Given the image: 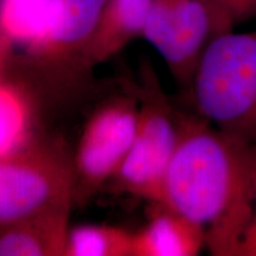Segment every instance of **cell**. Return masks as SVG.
Masks as SVG:
<instances>
[{"mask_svg": "<svg viewBox=\"0 0 256 256\" xmlns=\"http://www.w3.org/2000/svg\"><path fill=\"white\" fill-rule=\"evenodd\" d=\"M151 4L152 0H106L87 54L89 69L107 62L142 36Z\"/></svg>", "mask_w": 256, "mask_h": 256, "instance_id": "obj_10", "label": "cell"}, {"mask_svg": "<svg viewBox=\"0 0 256 256\" xmlns=\"http://www.w3.org/2000/svg\"><path fill=\"white\" fill-rule=\"evenodd\" d=\"M255 206L250 222L242 234L232 256H256V162H255Z\"/></svg>", "mask_w": 256, "mask_h": 256, "instance_id": "obj_15", "label": "cell"}, {"mask_svg": "<svg viewBox=\"0 0 256 256\" xmlns=\"http://www.w3.org/2000/svg\"><path fill=\"white\" fill-rule=\"evenodd\" d=\"M74 206L72 156L62 144L34 138L0 156V223Z\"/></svg>", "mask_w": 256, "mask_h": 256, "instance_id": "obj_5", "label": "cell"}, {"mask_svg": "<svg viewBox=\"0 0 256 256\" xmlns=\"http://www.w3.org/2000/svg\"><path fill=\"white\" fill-rule=\"evenodd\" d=\"M34 90L8 72L0 78V156L19 151L34 139Z\"/></svg>", "mask_w": 256, "mask_h": 256, "instance_id": "obj_11", "label": "cell"}, {"mask_svg": "<svg viewBox=\"0 0 256 256\" xmlns=\"http://www.w3.org/2000/svg\"><path fill=\"white\" fill-rule=\"evenodd\" d=\"M256 144L179 112V138L162 186L165 204L206 229L211 255L232 256L255 206Z\"/></svg>", "mask_w": 256, "mask_h": 256, "instance_id": "obj_1", "label": "cell"}, {"mask_svg": "<svg viewBox=\"0 0 256 256\" xmlns=\"http://www.w3.org/2000/svg\"><path fill=\"white\" fill-rule=\"evenodd\" d=\"M138 108L132 88L110 96L92 112L72 156L74 206L88 204L119 172L136 134Z\"/></svg>", "mask_w": 256, "mask_h": 256, "instance_id": "obj_6", "label": "cell"}, {"mask_svg": "<svg viewBox=\"0 0 256 256\" xmlns=\"http://www.w3.org/2000/svg\"><path fill=\"white\" fill-rule=\"evenodd\" d=\"M218 34L208 0H152L142 37L158 51L176 81L190 87L202 54Z\"/></svg>", "mask_w": 256, "mask_h": 256, "instance_id": "obj_7", "label": "cell"}, {"mask_svg": "<svg viewBox=\"0 0 256 256\" xmlns=\"http://www.w3.org/2000/svg\"><path fill=\"white\" fill-rule=\"evenodd\" d=\"M106 0H51L40 34L25 46L19 64L34 90L63 95L90 72L87 54L100 23Z\"/></svg>", "mask_w": 256, "mask_h": 256, "instance_id": "obj_3", "label": "cell"}, {"mask_svg": "<svg viewBox=\"0 0 256 256\" xmlns=\"http://www.w3.org/2000/svg\"><path fill=\"white\" fill-rule=\"evenodd\" d=\"M148 220L133 232L132 256H196L206 229L162 203H150Z\"/></svg>", "mask_w": 256, "mask_h": 256, "instance_id": "obj_8", "label": "cell"}, {"mask_svg": "<svg viewBox=\"0 0 256 256\" xmlns=\"http://www.w3.org/2000/svg\"><path fill=\"white\" fill-rule=\"evenodd\" d=\"M16 42L0 28V78L6 75L14 62Z\"/></svg>", "mask_w": 256, "mask_h": 256, "instance_id": "obj_16", "label": "cell"}, {"mask_svg": "<svg viewBox=\"0 0 256 256\" xmlns=\"http://www.w3.org/2000/svg\"><path fill=\"white\" fill-rule=\"evenodd\" d=\"M190 88L200 116L224 133L256 144V31L214 37Z\"/></svg>", "mask_w": 256, "mask_h": 256, "instance_id": "obj_2", "label": "cell"}, {"mask_svg": "<svg viewBox=\"0 0 256 256\" xmlns=\"http://www.w3.org/2000/svg\"><path fill=\"white\" fill-rule=\"evenodd\" d=\"M216 16L220 34L232 31L241 22L256 16V0H208Z\"/></svg>", "mask_w": 256, "mask_h": 256, "instance_id": "obj_14", "label": "cell"}, {"mask_svg": "<svg viewBox=\"0 0 256 256\" xmlns=\"http://www.w3.org/2000/svg\"><path fill=\"white\" fill-rule=\"evenodd\" d=\"M72 206L0 223V256H64Z\"/></svg>", "mask_w": 256, "mask_h": 256, "instance_id": "obj_9", "label": "cell"}, {"mask_svg": "<svg viewBox=\"0 0 256 256\" xmlns=\"http://www.w3.org/2000/svg\"><path fill=\"white\" fill-rule=\"evenodd\" d=\"M51 0H2L0 28L16 43L25 46L36 38L46 24Z\"/></svg>", "mask_w": 256, "mask_h": 256, "instance_id": "obj_13", "label": "cell"}, {"mask_svg": "<svg viewBox=\"0 0 256 256\" xmlns=\"http://www.w3.org/2000/svg\"><path fill=\"white\" fill-rule=\"evenodd\" d=\"M138 120L130 152L110 185L119 194L160 203L170 160L179 138V112L170 102L150 60L140 66Z\"/></svg>", "mask_w": 256, "mask_h": 256, "instance_id": "obj_4", "label": "cell"}, {"mask_svg": "<svg viewBox=\"0 0 256 256\" xmlns=\"http://www.w3.org/2000/svg\"><path fill=\"white\" fill-rule=\"evenodd\" d=\"M133 232L107 224L69 228L64 256H132Z\"/></svg>", "mask_w": 256, "mask_h": 256, "instance_id": "obj_12", "label": "cell"}]
</instances>
